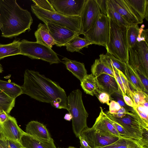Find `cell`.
<instances>
[{
  "mask_svg": "<svg viewBox=\"0 0 148 148\" xmlns=\"http://www.w3.org/2000/svg\"><path fill=\"white\" fill-rule=\"evenodd\" d=\"M0 148H3L0 144Z\"/></svg>",
  "mask_w": 148,
  "mask_h": 148,
  "instance_id": "f5cc1de1",
  "label": "cell"
},
{
  "mask_svg": "<svg viewBox=\"0 0 148 148\" xmlns=\"http://www.w3.org/2000/svg\"><path fill=\"white\" fill-rule=\"evenodd\" d=\"M101 11V14L107 16V0H95Z\"/></svg>",
  "mask_w": 148,
  "mask_h": 148,
  "instance_id": "b9f144b4",
  "label": "cell"
},
{
  "mask_svg": "<svg viewBox=\"0 0 148 148\" xmlns=\"http://www.w3.org/2000/svg\"><path fill=\"white\" fill-rule=\"evenodd\" d=\"M0 89L6 95L13 99L23 94L21 86L14 82L0 79Z\"/></svg>",
  "mask_w": 148,
  "mask_h": 148,
  "instance_id": "484cf974",
  "label": "cell"
},
{
  "mask_svg": "<svg viewBox=\"0 0 148 148\" xmlns=\"http://www.w3.org/2000/svg\"><path fill=\"white\" fill-rule=\"evenodd\" d=\"M55 11L67 16H80L86 0H49Z\"/></svg>",
  "mask_w": 148,
  "mask_h": 148,
  "instance_id": "8fae6325",
  "label": "cell"
},
{
  "mask_svg": "<svg viewBox=\"0 0 148 148\" xmlns=\"http://www.w3.org/2000/svg\"><path fill=\"white\" fill-rule=\"evenodd\" d=\"M20 42L19 40L15 39L10 43L0 44V60L6 57L20 54Z\"/></svg>",
  "mask_w": 148,
  "mask_h": 148,
  "instance_id": "4316f807",
  "label": "cell"
},
{
  "mask_svg": "<svg viewBox=\"0 0 148 148\" xmlns=\"http://www.w3.org/2000/svg\"><path fill=\"white\" fill-rule=\"evenodd\" d=\"M25 132L41 139L50 140L51 138L46 126L36 121H31L27 123Z\"/></svg>",
  "mask_w": 148,
  "mask_h": 148,
  "instance_id": "ffe728a7",
  "label": "cell"
},
{
  "mask_svg": "<svg viewBox=\"0 0 148 148\" xmlns=\"http://www.w3.org/2000/svg\"><path fill=\"white\" fill-rule=\"evenodd\" d=\"M1 132L5 138L19 142L25 132L18 125L16 119L10 115L8 119L2 125Z\"/></svg>",
  "mask_w": 148,
  "mask_h": 148,
  "instance_id": "9a60e30c",
  "label": "cell"
},
{
  "mask_svg": "<svg viewBox=\"0 0 148 148\" xmlns=\"http://www.w3.org/2000/svg\"><path fill=\"white\" fill-rule=\"evenodd\" d=\"M109 106V111L108 112L111 114L116 113L121 107L116 101L114 100H110Z\"/></svg>",
  "mask_w": 148,
  "mask_h": 148,
  "instance_id": "60d3db41",
  "label": "cell"
},
{
  "mask_svg": "<svg viewBox=\"0 0 148 148\" xmlns=\"http://www.w3.org/2000/svg\"><path fill=\"white\" fill-rule=\"evenodd\" d=\"M67 110L72 116L73 131L78 137L88 127L87 120L88 116L83 103L82 92L79 89L72 91L67 97Z\"/></svg>",
  "mask_w": 148,
  "mask_h": 148,
  "instance_id": "5b68a950",
  "label": "cell"
},
{
  "mask_svg": "<svg viewBox=\"0 0 148 148\" xmlns=\"http://www.w3.org/2000/svg\"><path fill=\"white\" fill-rule=\"evenodd\" d=\"M125 1L142 20L148 21V0H125Z\"/></svg>",
  "mask_w": 148,
  "mask_h": 148,
  "instance_id": "d4e9b609",
  "label": "cell"
},
{
  "mask_svg": "<svg viewBox=\"0 0 148 148\" xmlns=\"http://www.w3.org/2000/svg\"><path fill=\"white\" fill-rule=\"evenodd\" d=\"M34 5L43 10L51 12H55L53 5L49 0H32Z\"/></svg>",
  "mask_w": 148,
  "mask_h": 148,
  "instance_id": "d590c367",
  "label": "cell"
},
{
  "mask_svg": "<svg viewBox=\"0 0 148 148\" xmlns=\"http://www.w3.org/2000/svg\"><path fill=\"white\" fill-rule=\"evenodd\" d=\"M32 13L39 19L46 23L64 27L82 34L81 18L80 16H67L56 11L51 12L43 10L35 5H31Z\"/></svg>",
  "mask_w": 148,
  "mask_h": 148,
  "instance_id": "8992f818",
  "label": "cell"
},
{
  "mask_svg": "<svg viewBox=\"0 0 148 148\" xmlns=\"http://www.w3.org/2000/svg\"><path fill=\"white\" fill-rule=\"evenodd\" d=\"M83 137L89 146L96 148L107 146L112 144L120 138L105 135L92 127H87L84 130L80 135Z\"/></svg>",
  "mask_w": 148,
  "mask_h": 148,
  "instance_id": "7c38bea8",
  "label": "cell"
},
{
  "mask_svg": "<svg viewBox=\"0 0 148 148\" xmlns=\"http://www.w3.org/2000/svg\"><path fill=\"white\" fill-rule=\"evenodd\" d=\"M19 143L24 148H57L54 140L40 138L27 134L22 135Z\"/></svg>",
  "mask_w": 148,
  "mask_h": 148,
  "instance_id": "e0dca14e",
  "label": "cell"
},
{
  "mask_svg": "<svg viewBox=\"0 0 148 148\" xmlns=\"http://www.w3.org/2000/svg\"></svg>",
  "mask_w": 148,
  "mask_h": 148,
  "instance_id": "9f6ffc18",
  "label": "cell"
},
{
  "mask_svg": "<svg viewBox=\"0 0 148 148\" xmlns=\"http://www.w3.org/2000/svg\"><path fill=\"white\" fill-rule=\"evenodd\" d=\"M21 86L23 94L39 101L50 103L59 102L61 109L67 110V96L64 90L58 84L39 72L26 69Z\"/></svg>",
  "mask_w": 148,
  "mask_h": 148,
  "instance_id": "6da1fadb",
  "label": "cell"
},
{
  "mask_svg": "<svg viewBox=\"0 0 148 148\" xmlns=\"http://www.w3.org/2000/svg\"><path fill=\"white\" fill-rule=\"evenodd\" d=\"M132 100L134 107L137 106L148 101V94L141 91L134 90Z\"/></svg>",
  "mask_w": 148,
  "mask_h": 148,
  "instance_id": "e575fe53",
  "label": "cell"
},
{
  "mask_svg": "<svg viewBox=\"0 0 148 148\" xmlns=\"http://www.w3.org/2000/svg\"><path fill=\"white\" fill-rule=\"evenodd\" d=\"M20 54L33 59H40L50 64L61 62L57 55L51 48L37 42L25 39L20 41Z\"/></svg>",
  "mask_w": 148,
  "mask_h": 148,
  "instance_id": "52a82bcc",
  "label": "cell"
},
{
  "mask_svg": "<svg viewBox=\"0 0 148 148\" xmlns=\"http://www.w3.org/2000/svg\"><path fill=\"white\" fill-rule=\"evenodd\" d=\"M143 146L136 140L122 137L110 145L96 148H142Z\"/></svg>",
  "mask_w": 148,
  "mask_h": 148,
  "instance_id": "83f0119b",
  "label": "cell"
},
{
  "mask_svg": "<svg viewBox=\"0 0 148 148\" xmlns=\"http://www.w3.org/2000/svg\"><path fill=\"white\" fill-rule=\"evenodd\" d=\"M81 86L86 94L92 96L96 95L99 90L95 77L92 73L84 77L81 82Z\"/></svg>",
  "mask_w": 148,
  "mask_h": 148,
  "instance_id": "f1b7e54d",
  "label": "cell"
},
{
  "mask_svg": "<svg viewBox=\"0 0 148 148\" xmlns=\"http://www.w3.org/2000/svg\"><path fill=\"white\" fill-rule=\"evenodd\" d=\"M110 20L101 14L95 24L84 35L92 44L106 47L109 38Z\"/></svg>",
  "mask_w": 148,
  "mask_h": 148,
  "instance_id": "9c48e42d",
  "label": "cell"
},
{
  "mask_svg": "<svg viewBox=\"0 0 148 148\" xmlns=\"http://www.w3.org/2000/svg\"><path fill=\"white\" fill-rule=\"evenodd\" d=\"M95 77L100 90L105 92L110 96L117 94L122 96L115 78L106 74H101Z\"/></svg>",
  "mask_w": 148,
  "mask_h": 148,
  "instance_id": "2e32d148",
  "label": "cell"
},
{
  "mask_svg": "<svg viewBox=\"0 0 148 148\" xmlns=\"http://www.w3.org/2000/svg\"><path fill=\"white\" fill-rule=\"evenodd\" d=\"M127 29V27L119 26L110 20L109 38L105 47L107 53L125 63L128 61Z\"/></svg>",
  "mask_w": 148,
  "mask_h": 148,
  "instance_id": "277c9868",
  "label": "cell"
},
{
  "mask_svg": "<svg viewBox=\"0 0 148 148\" xmlns=\"http://www.w3.org/2000/svg\"><path fill=\"white\" fill-rule=\"evenodd\" d=\"M3 71V69L2 66L0 64V73H1Z\"/></svg>",
  "mask_w": 148,
  "mask_h": 148,
  "instance_id": "f907efd6",
  "label": "cell"
},
{
  "mask_svg": "<svg viewBox=\"0 0 148 148\" xmlns=\"http://www.w3.org/2000/svg\"><path fill=\"white\" fill-rule=\"evenodd\" d=\"M99 59L113 72L116 69L125 75L126 63L115 58L112 54L107 53L105 54H101Z\"/></svg>",
  "mask_w": 148,
  "mask_h": 148,
  "instance_id": "cb8c5ba5",
  "label": "cell"
},
{
  "mask_svg": "<svg viewBox=\"0 0 148 148\" xmlns=\"http://www.w3.org/2000/svg\"><path fill=\"white\" fill-rule=\"evenodd\" d=\"M9 116L4 111L0 112V124L2 125L8 119Z\"/></svg>",
  "mask_w": 148,
  "mask_h": 148,
  "instance_id": "bcb514c9",
  "label": "cell"
},
{
  "mask_svg": "<svg viewBox=\"0 0 148 148\" xmlns=\"http://www.w3.org/2000/svg\"><path fill=\"white\" fill-rule=\"evenodd\" d=\"M82 148H92L90 147L84 138L79 135L78 137Z\"/></svg>",
  "mask_w": 148,
  "mask_h": 148,
  "instance_id": "7dc6e473",
  "label": "cell"
},
{
  "mask_svg": "<svg viewBox=\"0 0 148 148\" xmlns=\"http://www.w3.org/2000/svg\"><path fill=\"white\" fill-rule=\"evenodd\" d=\"M148 101L133 108L148 128Z\"/></svg>",
  "mask_w": 148,
  "mask_h": 148,
  "instance_id": "836d02e7",
  "label": "cell"
},
{
  "mask_svg": "<svg viewBox=\"0 0 148 148\" xmlns=\"http://www.w3.org/2000/svg\"><path fill=\"white\" fill-rule=\"evenodd\" d=\"M107 16L110 20L119 26L127 27L130 26L121 15L115 9L108 0H107Z\"/></svg>",
  "mask_w": 148,
  "mask_h": 148,
  "instance_id": "4dcf8cb0",
  "label": "cell"
},
{
  "mask_svg": "<svg viewBox=\"0 0 148 148\" xmlns=\"http://www.w3.org/2000/svg\"><path fill=\"white\" fill-rule=\"evenodd\" d=\"M139 76L147 92H148V78L142 73L134 70Z\"/></svg>",
  "mask_w": 148,
  "mask_h": 148,
  "instance_id": "7bdbcfd3",
  "label": "cell"
},
{
  "mask_svg": "<svg viewBox=\"0 0 148 148\" xmlns=\"http://www.w3.org/2000/svg\"><path fill=\"white\" fill-rule=\"evenodd\" d=\"M2 125L0 124V139L3 136L1 132Z\"/></svg>",
  "mask_w": 148,
  "mask_h": 148,
  "instance_id": "681fc988",
  "label": "cell"
},
{
  "mask_svg": "<svg viewBox=\"0 0 148 148\" xmlns=\"http://www.w3.org/2000/svg\"><path fill=\"white\" fill-rule=\"evenodd\" d=\"M144 25L140 27L138 24L127 27V38L129 48L133 47L137 42L143 41L148 43V30L144 29Z\"/></svg>",
  "mask_w": 148,
  "mask_h": 148,
  "instance_id": "d6986e66",
  "label": "cell"
},
{
  "mask_svg": "<svg viewBox=\"0 0 148 148\" xmlns=\"http://www.w3.org/2000/svg\"><path fill=\"white\" fill-rule=\"evenodd\" d=\"M68 148H77L75 147H73L70 146V147H68Z\"/></svg>",
  "mask_w": 148,
  "mask_h": 148,
  "instance_id": "816d5d0a",
  "label": "cell"
},
{
  "mask_svg": "<svg viewBox=\"0 0 148 148\" xmlns=\"http://www.w3.org/2000/svg\"><path fill=\"white\" fill-rule=\"evenodd\" d=\"M72 118V116L69 113L66 114L64 117V119L65 120L69 121H70Z\"/></svg>",
  "mask_w": 148,
  "mask_h": 148,
  "instance_id": "c3c4849f",
  "label": "cell"
},
{
  "mask_svg": "<svg viewBox=\"0 0 148 148\" xmlns=\"http://www.w3.org/2000/svg\"><path fill=\"white\" fill-rule=\"evenodd\" d=\"M101 14L95 0H86L80 16L82 34H85L95 24Z\"/></svg>",
  "mask_w": 148,
  "mask_h": 148,
  "instance_id": "30bf717a",
  "label": "cell"
},
{
  "mask_svg": "<svg viewBox=\"0 0 148 148\" xmlns=\"http://www.w3.org/2000/svg\"></svg>",
  "mask_w": 148,
  "mask_h": 148,
  "instance_id": "db71d44e",
  "label": "cell"
},
{
  "mask_svg": "<svg viewBox=\"0 0 148 148\" xmlns=\"http://www.w3.org/2000/svg\"><path fill=\"white\" fill-rule=\"evenodd\" d=\"M49 32L54 40L57 47L65 46L74 37L81 34L71 30L68 28L56 25L46 23Z\"/></svg>",
  "mask_w": 148,
  "mask_h": 148,
  "instance_id": "4fadbf2b",
  "label": "cell"
},
{
  "mask_svg": "<svg viewBox=\"0 0 148 148\" xmlns=\"http://www.w3.org/2000/svg\"><path fill=\"white\" fill-rule=\"evenodd\" d=\"M62 60L67 69L80 82L88 75L84 63L72 60L66 58H64Z\"/></svg>",
  "mask_w": 148,
  "mask_h": 148,
  "instance_id": "44dd1931",
  "label": "cell"
},
{
  "mask_svg": "<svg viewBox=\"0 0 148 148\" xmlns=\"http://www.w3.org/2000/svg\"><path fill=\"white\" fill-rule=\"evenodd\" d=\"M33 19L30 13L16 0H0V29L1 36L12 38L30 30Z\"/></svg>",
  "mask_w": 148,
  "mask_h": 148,
  "instance_id": "7a4b0ae2",
  "label": "cell"
},
{
  "mask_svg": "<svg viewBox=\"0 0 148 148\" xmlns=\"http://www.w3.org/2000/svg\"><path fill=\"white\" fill-rule=\"evenodd\" d=\"M15 104V99L10 98L0 89V112L4 111L9 114Z\"/></svg>",
  "mask_w": 148,
  "mask_h": 148,
  "instance_id": "d6a6232c",
  "label": "cell"
},
{
  "mask_svg": "<svg viewBox=\"0 0 148 148\" xmlns=\"http://www.w3.org/2000/svg\"><path fill=\"white\" fill-rule=\"evenodd\" d=\"M92 43L88 39L82 38L79 36H75L68 42L65 46L67 50L72 52H79L84 47H88Z\"/></svg>",
  "mask_w": 148,
  "mask_h": 148,
  "instance_id": "f546056e",
  "label": "cell"
},
{
  "mask_svg": "<svg viewBox=\"0 0 148 148\" xmlns=\"http://www.w3.org/2000/svg\"><path fill=\"white\" fill-rule=\"evenodd\" d=\"M101 109L104 115L121 125L132 139L148 147V128L134 110L127 111L124 116L119 118L114 117L108 111L104 112L101 107Z\"/></svg>",
  "mask_w": 148,
  "mask_h": 148,
  "instance_id": "3957f363",
  "label": "cell"
},
{
  "mask_svg": "<svg viewBox=\"0 0 148 148\" xmlns=\"http://www.w3.org/2000/svg\"><path fill=\"white\" fill-rule=\"evenodd\" d=\"M34 35L37 42L51 48L53 45H56L55 41L49 34L48 27L45 24L40 23L38 24Z\"/></svg>",
  "mask_w": 148,
  "mask_h": 148,
  "instance_id": "603a6c76",
  "label": "cell"
},
{
  "mask_svg": "<svg viewBox=\"0 0 148 148\" xmlns=\"http://www.w3.org/2000/svg\"><path fill=\"white\" fill-rule=\"evenodd\" d=\"M92 74L96 77L102 74L109 75L115 78L114 72L105 65L99 59L95 60L91 69Z\"/></svg>",
  "mask_w": 148,
  "mask_h": 148,
  "instance_id": "1f68e13d",
  "label": "cell"
},
{
  "mask_svg": "<svg viewBox=\"0 0 148 148\" xmlns=\"http://www.w3.org/2000/svg\"><path fill=\"white\" fill-rule=\"evenodd\" d=\"M95 95L101 103H106L109 106L110 96L109 95L99 90Z\"/></svg>",
  "mask_w": 148,
  "mask_h": 148,
  "instance_id": "f35d334b",
  "label": "cell"
},
{
  "mask_svg": "<svg viewBox=\"0 0 148 148\" xmlns=\"http://www.w3.org/2000/svg\"><path fill=\"white\" fill-rule=\"evenodd\" d=\"M103 134L122 138L114 127L108 119L104 116L101 110L92 127Z\"/></svg>",
  "mask_w": 148,
  "mask_h": 148,
  "instance_id": "ac0fdd59",
  "label": "cell"
},
{
  "mask_svg": "<svg viewBox=\"0 0 148 148\" xmlns=\"http://www.w3.org/2000/svg\"></svg>",
  "mask_w": 148,
  "mask_h": 148,
  "instance_id": "11a10c76",
  "label": "cell"
},
{
  "mask_svg": "<svg viewBox=\"0 0 148 148\" xmlns=\"http://www.w3.org/2000/svg\"><path fill=\"white\" fill-rule=\"evenodd\" d=\"M100 109L102 112L101 107H100ZM104 115L105 116V115ZM106 116L110 121L117 131L122 137L132 139L129 134L127 132L121 125L112 119L107 117Z\"/></svg>",
  "mask_w": 148,
  "mask_h": 148,
  "instance_id": "74e56055",
  "label": "cell"
},
{
  "mask_svg": "<svg viewBox=\"0 0 148 148\" xmlns=\"http://www.w3.org/2000/svg\"><path fill=\"white\" fill-rule=\"evenodd\" d=\"M125 75L133 90L141 91L148 94L138 75L128 63H126Z\"/></svg>",
  "mask_w": 148,
  "mask_h": 148,
  "instance_id": "7402d4cb",
  "label": "cell"
},
{
  "mask_svg": "<svg viewBox=\"0 0 148 148\" xmlns=\"http://www.w3.org/2000/svg\"><path fill=\"white\" fill-rule=\"evenodd\" d=\"M113 72L114 73L115 78L119 86L120 91L121 93L122 96H123L125 95H126L124 86L118 73V69H116Z\"/></svg>",
  "mask_w": 148,
  "mask_h": 148,
  "instance_id": "ab89813d",
  "label": "cell"
},
{
  "mask_svg": "<svg viewBox=\"0 0 148 148\" xmlns=\"http://www.w3.org/2000/svg\"><path fill=\"white\" fill-rule=\"evenodd\" d=\"M123 97L124 102L127 106L133 108L134 107L133 102L130 97L126 95L123 96Z\"/></svg>",
  "mask_w": 148,
  "mask_h": 148,
  "instance_id": "f6af8a7d",
  "label": "cell"
},
{
  "mask_svg": "<svg viewBox=\"0 0 148 148\" xmlns=\"http://www.w3.org/2000/svg\"><path fill=\"white\" fill-rule=\"evenodd\" d=\"M128 63L134 69L148 78V43L137 42L129 48Z\"/></svg>",
  "mask_w": 148,
  "mask_h": 148,
  "instance_id": "ba28073f",
  "label": "cell"
},
{
  "mask_svg": "<svg viewBox=\"0 0 148 148\" xmlns=\"http://www.w3.org/2000/svg\"><path fill=\"white\" fill-rule=\"evenodd\" d=\"M115 9L121 15L130 26L143 22L125 0H108Z\"/></svg>",
  "mask_w": 148,
  "mask_h": 148,
  "instance_id": "5bb4252c",
  "label": "cell"
},
{
  "mask_svg": "<svg viewBox=\"0 0 148 148\" xmlns=\"http://www.w3.org/2000/svg\"><path fill=\"white\" fill-rule=\"evenodd\" d=\"M127 111L124 108L121 106V108L116 113L111 114L116 118H122L125 115Z\"/></svg>",
  "mask_w": 148,
  "mask_h": 148,
  "instance_id": "ee69618b",
  "label": "cell"
},
{
  "mask_svg": "<svg viewBox=\"0 0 148 148\" xmlns=\"http://www.w3.org/2000/svg\"><path fill=\"white\" fill-rule=\"evenodd\" d=\"M118 73L121 77L124 86L126 95L132 100L133 91L130 87L129 83L125 75L121 71L118 70Z\"/></svg>",
  "mask_w": 148,
  "mask_h": 148,
  "instance_id": "8d00e7d4",
  "label": "cell"
}]
</instances>
